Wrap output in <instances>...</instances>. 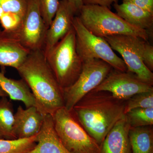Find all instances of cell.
<instances>
[{
	"mask_svg": "<svg viewBox=\"0 0 153 153\" xmlns=\"http://www.w3.org/2000/svg\"><path fill=\"white\" fill-rule=\"evenodd\" d=\"M126 101L105 91L93 90L71 111L74 117L100 146L108 132L124 115Z\"/></svg>",
	"mask_w": 153,
	"mask_h": 153,
	"instance_id": "obj_1",
	"label": "cell"
},
{
	"mask_svg": "<svg viewBox=\"0 0 153 153\" xmlns=\"http://www.w3.org/2000/svg\"><path fill=\"white\" fill-rule=\"evenodd\" d=\"M17 70L34 96L36 107L43 114L53 115L65 106L63 88L57 82L42 49L31 51Z\"/></svg>",
	"mask_w": 153,
	"mask_h": 153,
	"instance_id": "obj_2",
	"label": "cell"
},
{
	"mask_svg": "<svg viewBox=\"0 0 153 153\" xmlns=\"http://www.w3.org/2000/svg\"><path fill=\"white\" fill-rule=\"evenodd\" d=\"M78 16L85 27L94 35L105 38L125 35L135 36L147 41L146 30L130 25L107 7L97 5H84Z\"/></svg>",
	"mask_w": 153,
	"mask_h": 153,
	"instance_id": "obj_3",
	"label": "cell"
},
{
	"mask_svg": "<svg viewBox=\"0 0 153 153\" xmlns=\"http://www.w3.org/2000/svg\"><path fill=\"white\" fill-rule=\"evenodd\" d=\"M45 57L63 90L76 81L82 71L83 62L76 52L73 27Z\"/></svg>",
	"mask_w": 153,
	"mask_h": 153,
	"instance_id": "obj_4",
	"label": "cell"
},
{
	"mask_svg": "<svg viewBox=\"0 0 153 153\" xmlns=\"http://www.w3.org/2000/svg\"><path fill=\"white\" fill-rule=\"evenodd\" d=\"M73 27L76 36V52L83 63L99 59L116 70L127 71L123 60L115 54L104 38L94 35L86 29L78 16L74 17Z\"/></svg>",
	"mask_w": 153,
	"mask_h": 153,
	"instance_id": "obj_5",
	"label": "cell"
},
{
	"mask_svg": "<svg viewBox=\"0 0 153 153\" xmlns=\"http://www.w3.org/2000/svg\"><path fill=\"white\" fill-rule=\"evenodd\" d=\"M55 131L64 146L71 153H99L100 146L65 107L53 115Z\"/></svg>",
	"mask_w": 153,
	"mask_h": 153,
	"instance_id": "obj_6",
	"label": "cell"
},
{
	"mask_svg": "<svg viewBox=\"0 0 153 153\" xmlns=\"http://www.w3.org/2000/svg\"><path fill=\"white\" fill-rule=\"evenodd\" d=\"M113 69L108 63L99 59L83 62L76 81L63 90L64 107L69 111L72 110L76 103L99 85Z\"/></svg>",
	"mask_w": 153,
	"mask_h": 153,
	"instance_id": "obj_7",
	"label": "cell"
},
{
	"mask_svg": "<svg viewBox=\"0 0 153 153\" xmlns=\"http://www.w3.org/2000/svg\"><path fill=\"white\" fill-rule=\"evenodd\" d=\"M104 38L113 50L120 54L128 71L153 85V72L145 66L140 52L139 44L141 38L125 35L107 36Z\"/></svg>",
	"mask_w": 153,
	"mask_h": 153,
	"instance_id": "obj_8",
	"label": "cell"
},
{
	"mask_svg": "<svg viewBox=\"0 0 153 153\" xmlns=\"http://www.w3.org/2000/svg\"><path fill=\"white\" fill-rule=\"evenodd\" d=\"M93 90L108 91L116 98L126 101L137 94L153 91V86L134 73L113 68Z\"/></svg>",
	"mask_w": 153,
	"mask_h": 153,
	"instance_id": "obj_9",
	"label": "cell"
},
{
	"mask_svg": "<svg viewBox=\"0 0 153 153\" xmlns=\"http://www.w3.org/2000/svg\"><path fill=\"white\" fill-rule=\"evenodd\" d=\"M47 29L41 16L38 0H28L27 10L19 31L22 44L30 52L43 50Z\"/></svg>",
	"mask_w": 153,
	"mask_h": 153,
	"instance_id": "obj_10",
	"label": "cell"
},
{
	"mask_svg": "<svg viewBox=\"0 0 153 153\" xmlns=\"http://www.w3.org/2000/svg\"><path fill=\"white\" fill-rule=\"evenodd\" d=\"M75 15L66 0H60L58 10L46 33L43 49L45 56L73 28Z\"/></svg>",
	"mask_w": 153,
	"mask_h": 153,
	"instance_id": "obj_11",
	"label": "cell"
},
{
	"mask_svg": "<svg viewBox=\"0 0 153 153\" xmlns=\"http://www.w3.org/2000/svg\"><path fill=\"white\" fill-rule=\"evenodd\" d=\"M30 52L22 44L19 32L0 29V66L17 70Z\"/></svg>",
	"mask_w": 153,
	"mask_h": 153,
	"instance_id": "obj_12",
	"label": "cell"
},
{
	"mask_svg": "<svg viewBox=\"0 0 153 153\" xmlns=\"http://www.w3.org/2000/svg\"><path fill=\"white\" fill-rule=\"evenodd\" d=\"M45 115L36 106H19L14 114L13 133L16 139L29 138L37 135L44 123Z\"/></svg>",
	"mask_w": 153,
	"mask_h": 153,
	"instance_id": "obj_13",
	"label": "cell"
},
{
	"mask_svg": "<svg viewBox=\"0 0 153 153\" xmlns=\"http://www.w3.org/2000/svg\"><path fill=\"white\" fill-rule=\"evenodd\" d=\"M130 128L125 114L106 135L100 146L99 153H132L128 137Z\"/></svg>",
	"mask_w": 153,
	"mask_h": 153,
	"instance_id": "obj_14",
	"label": "cell"
},
{
	"mask_svg": "<svg viewBox=\"0 0 153 153\" xmlns=\"http://www.w3.org/2000/svg\"><path fill=\"white\" fill-rule=\"evenodd\" d=\"M29 153H71L59 138L52 115H45L42 128L37 135V143Z\"/></svg>",
	"mask_w": 153,
	"mask_h": 153,
	"instance_id": "obj_15",
	"label": "cell"
},
{
	"mask_svg": "<svg viewBox=\"0 0 153 153\" xmlns=\"http://www.w3.org/2000/svg\"><path fill=\"white\" fill-rule=\"evenodd\" d=\"M114 6L117 14L130 25L146 30L152 28L153 14L128 1L115 3Z\"/></svg>",
	"mask_w": 153,
	"mask_h": 153,
	"instance_id": "obj_16",
	"label": "cell"
},
{
	"mask_svg": "<svg viewBox=\"0 0 153 153\" xmlns=\"http://www.w3.org/2000/svg\"><path fill=\"white\" fill-rule=\"evenodd\" d=\"M0 87L11 99L22 102L26 108L36 107L35 97L24 79L9 78L0 72Z\"/></svg>",
	"mask_w": 153,
	"mask_h": 153,
	"instance_id": "obj_17",
	"label": "cell"
},
{
	"mask_svg": "<svg viewBox=\"0 0 153 153\" xmlns=\"http://www.w3.org/2000/svg\"><path fill=\"white\" fill-rule=\"evenodd\" d=\"M128 137L132 153H153V126L130 127Z\"/></svg>",
	"mask_w": 153,
	"mask_h": 153,
	"instance_id": "obj_18",
	"label": "cell"
},
{
	"mask_svg": "<svg viewBox=\"0 0 153 153\" xmlns=\"http://www.w3.org/2000/svg\"><path fill=\"white\" fill-rule=\"evenodd\" d=\"M13 105L7 97L0 99V134L7 140L16 139L14 134Z\"/></svg>",
	"mask_w": 153,
	"mask_h": 153,
	"instance_id": "obj_19",
	"label": "cell"
},
{
	"mask_svg": "<svg viewBox=\"0 0 153 153\" xmlns=\"http://www.w3.org/2000/svg\"><path fill=\"white\" fill-rule=\"evenodd\" d=\"M37 143V135L25 139H0V153H29Z\"/></svg>",
	"mask_w": 153,
	"mask_h": 153,
	"instance_id": "obj_20",
	"label": "cell"
},
{
	"mask_svg": "<svg viewBox=\"0 0 153 153\" xmlns=\"http://www.w3.org/2000/svg\"><path fill=\"white\" fill-rule=\"evenodd\" d=\"M125 114L130 127L153 125V108H134Z\"/></svg>",
	"mask_w": 153,
	"mask_h": 153,
	"instance_id": "obj_21",
	"label": "cell"
},
{
	"mask_svg": "<svg viewBox=\"0 0 153 153\" xmlns=\"http://www.w3.org/2000/svg\"><path fill=\"white\" fill-rule=\"evenodd\" d=\"M153 108V91L135 94L126 101L125 114L136 108Z\"/></svg>",
	"mask_w": 153,
	"mask_h": 153,
	"instance_id": "obj_22",
	"label": "cell"
},
{
	"mask_svg": "<svg viewBox=\"0 0 153 153\" xmlns=\"http://www.w3.org/2000/svg\"><path fill=\"white\" fill-rule=\"evenodd\" d=\"M41 16L47 29L55 17L60 4L59 0H38Z\"/></svg>",
	"mask_w": 153,
	"mask_h": 153,
	"instance_id": "obj_23",
	"label": "cell"
},
{
	"mask_svg": "<svg viewBox=\"0 0 153 153\" xmlns=\"http://www.w3.org/2000/svg\"><path fill=\"white\" fill-rule=\"evenodd\" d=\"M28 0H0V6L6 13L16 15L23 20Z\"/></svg>",
	"mask_w": 153,
	"mask_h": 153,
	"instance_id": "obj_24",
	"label": "cell"
},
{
	"mask_svg": "<svg viewBox=\"0 0 153 153\" xmlns=\"http://www.w3.org/2000/svg\"><path fill=\"white\" fill-rule=\"evenodd\" d=\"M139 48L143 62L147 68L153 71V47L147 41L141 39Z\"/></svg>",
	"mask_w": 153,
	"mask_h": 153,
	"instance_id": "obj_25",
	"label": "cell"
},
{
	"mask_svg": "<svg viewBox=\"0 0 153 153\" xmlns=\"http://www.w3.org/2000/svg\"><path fill=\"white\" fill-rule=\"evenodd\" d=\"M124 1L130 2L143 10L153 14V0H128Z\"/></svg>",
	"mask_w": 153,
	"mask_h": 153,
	"instance_id": "obj_26",
	"label": "cell"
},
{
	"mask_svg": "<svg viewBox=\"0 0 153 153\" xmlns=\"http://www.w3.org/2000/svg\"><path fill=\"white\" fill-rule=\"evenodd\" d=\"M84 5H97L109 7L115 0H82Z\"/></svg>",
	"mask_w": 153,
	"mask_h": 153,
	"instance_id": "obj_27",
	"label": "cell"
},
{
	"mask_svg": "<svg viewBox=\"0 0 153 153\" xmlns=\"http://www.w3.org/2000/svg\"><path fill=\"white\" fill-rule=\"evenodd\" d=\"M69 4L75 14L79 13L83 5L82 0H66Z\"/></svg>",
	"mask_w": 153,
	"mask_h": 153,
	"instance_id": "obj_28",
	"label": "cell"
},
{
	"mask_svg": "<svg viewBox=\"0 0 153 153\" xmlns=\"http://www.w3.org/2000/svg\"><path fill=\"white\" fill-rule=\"evenodd\" d=\"M8 96V95L0 87V98L3 97H7Z\"/></svg>",
	"mask_w": 153,
	"mask_h": 153,
	"instance_id": "obj_29",
	"label": "cell"
},
{
	"mask_svg": "<svg viewBox=\"0 0 153 153\" xmlns=\"http://www.w3.org/2000/svg\"><path fill=\"white\" fill-rule=\"evenodd\" d=\"M5 13V12L4 11V10H3L2 8L1 7V6H0V19H1L4 14Z\"/></svg>",
	"mask_w": 153,
	"mask_h": 153,
	"instance_id": "obj_30",
	"label": "cell"
},
{
	"mask_svg": "<svg viewBox=\"0 0 153 153\" xmlns=\"http://www.w3.org/2000/svg\"><path fill=\"white\" fill-rule=\"evenodd\" d=\"M4 139V137H3V136L1 134H0V139Z\"/></svg>",
	"mask_w": 153,
	"mask_h": 153,
	"instance_id": "obj_31",
	"label": "cell"
},
{
	"mask_svg": "<svg viewBox=\"0 0 153 153\" xmlns=\"http://www.w3.org/2000/svg\"><path fill=\"white\" fill-rule=\"evenodd\" d=\"M115 1H116V0H115ZM122 1H128V0H122Z\"/></svg>",
	"mask_w": 153,
	"mask_h": 153,
	"instance_id": "obj_32",
	"label": "cell"
}]
</instances>
